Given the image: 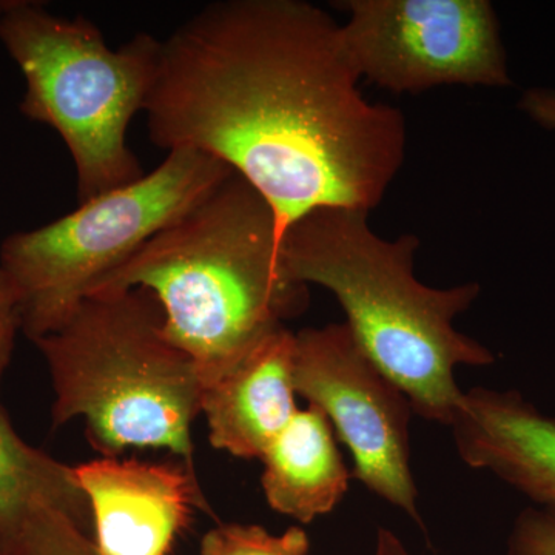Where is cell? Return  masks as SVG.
<instances>
[{"mask_svg": "<svg viewBox=\"0 0 555 555\" xmlns=\"http://www.w3.org/2000/svg\"><path fill=\"white\" fill-rule=\"evenodd\" d=\"M295 334L278 328L240 363L204 386L201 414L211 447L238 459H259L298 412Z\"/></svg>", "mask_w": 555, "mask_h": 555, "instance_id": "8fae6325", "label": "cell"}, {"mask_svg": "<svg viewBox=\"0 0 555 555\" xmlns=\"http://www.w3.org/2000/svg\"><path fill=\"white\" fill-rule=\"evenodd\" d=\"M100 555H169L195 507L210 511L184 463L102 456L76 466Z\"/></svg>", "mask_w": 555, "mask_h": 555, "instance_id": "9c48e42d", "label": "cell"}, {"mask_svg": "<svg viewBox=\"0 0 555 555\" xmlns=\"http://www.w3.org/2000/svg\"><path fill=\"white\" fill-rule=\"evenodd\" d=\"M297 396L320 409L353 459V477L422 525L411 470L412 406L347 324L295 334Z\"/></svg>", "mask_w": 555, "mask_h": 555, "instance_id": "ba28073f", "label": "cell"}, {"mask_svg": "<svg viewBox=\"0 0 555 555\" xmlns=\"http://www.w3.org/2000/svg\"><path fill=\"white\" fill-rule=\"evenodd\" d=\"M0 555H10L9 551H7L5 545H3L2 540H0Z\"/></svg>", "mask_w": 555, "mask_h": 555, "instance_id": "ffe728a7", "label": "cell"}, {"mask_svg": "<svg viewBox=\"0 0 555 555\" xmlns=\"http://www.w3.org/2000/svg\"><path fill=\"white\" fill-rule=\"evenodd\" d=\"M17 331H21V318L16 292L0 266V386L13 357Z\"/></svg>", "mask_w": 555, "mask_h": 555, "instance_id": "e0dca14e", "label": "cell"}, {"mask_svg": "<svg viewBox=\"0 0 555 555\" xmlns=\"http://www.w3.org/2000/svg\"><path fill=\"white\" fill-rule=\"evenodd\" d=\"M138 287L158 298L167 335L195 361L204 386L309 305L308 286L283 268L272 207L235 171L89 297Z\"/></svg>", "mask_w": 555, "mask_h": 555, "instance_id": "7a4b0ae2", "label": "cell"}, {"mask_svg": "<svg viewBox=\"0 0 555 555\" xmlns=\"http://www.w3.org/2000/svg\"><path fill=\"white\" fill-rule=\"evenodd\" d=\"M3 545L10 555H100L82 526L49 506L33 511Z\"/></svg>", "mask_w": 555, "mask_h": 555, "instance_id": "5bb4252c", "label": "cell"}, {"mask_svg": "<svg viewBox=\"0 0 555 555\" xmlns=\"http://www.w3.org/2000/svg\"><path fill=\"white\" fill-rule=\"evenodd\" d=\"M377 555H411L400 539L387 529H379L377 539Z\"/></svg>", "mask_w": 555, "mask_h": 555, "instance_id": "d6986e66", "label": "cell"}, {"mask_svg": "<svg viewBox=\"0 0 555 555\" xmlns=\"http://www.w3.org/2000/svg\"><path fill=\"white\" fill-rule=\"evenodd\" d=\"M518 108L542 129L555 131V90H526L518 101Z\"/></svg>", "mask_w": 555, "mask_h": 555, "instance_id": "ac0fdd59", "label": "cell"}, {"mask_svg": "<svg viewBox=\"0 0 555 555\" xmlns=\"http://www.w3.org/2000/svg\"><path fill=\"white\" fill-rule=\"evenodd\" d=\"M33 343L49 367L54 429L80 418L102 456L167 449L196 470L192 425L204 382L167 335L152 292L86 298L64 326Z\"/></svg>", "mask_w": 555, "mask_h": 555, "instance_id": "277c9868", "label": "cell"}, {"mask_svg": "<svg viewBox=\"0 0 555 555\" xmlns=\"http://www.w3.org/2000/svg\"><path fill=\"white\" fill-rule=\"evenodd\" d=\"M341 25L305 0L210 3L160 42L144 113L268 201L278 236L324 207L371 211L406 158L403 113L364 100Z\"/></svg>", "mask_w": 555, "mask_h": 555, "instance_id": "6da1fadb", "label": "cell"}, {"mask_svg": "<svg viewBox=\"0 0 555 555\" xmlns=\"http://www.w3.org/2000/svg\"><path fill=\"white\" fill-rule=\"evenodd\" d=\"M507 555H555V509L524 511L511 532Z\"/></svg>", "mask_w": 555, "mask_h": 555, "instance_id": "2e32d148", "label": "cell"}, {"mask_svg": "<svg viewBox=\"0 0 555 555\" xmlns=\"http://www.w3.org/2000/svg\"><path fill=\"white\" fill-rule=\"evenodd\" d=\"M309 550L301 528L275 535L258 525H219L201 542V555H309Z\"/></svg>", "mask_w": 555, "mask_h": 555, "instance_id": "9a60e30c", "label": "cell"}, {"mask_svg": "<svg viewBox=\"0 0 555 555\" xmlns=\"http://www.w3.org/2000/svg\"><path fill=\"white\" fill-rule=\"evenodd\" d=\"M347 56L361 79L392 91L509 87L506 51L488 0H347Z\"/></svg>", "mask_w": 555, "mask_h": 555, "instance_id": "52a82bcc", "label": "cell"}, {"mask_svg": "<svg viewBox=\"0 0 555 555\" xmlns=\"http://www.w3.org/2000/svg\"><path fill=\"white\" fill-rule=\"evenodd\" d=\"M42 506L61 511L82 528L91 520L75 467L25 443L0 408V540H10Z\"/></svg>", "mask_w": 555, "mask_h": 555, "instance_id": "4fadbf2b", "label": "cell"}, {"mask_svg": "<svg viewBox=\"0 0 555 555\" xmlns=\"http://www.w3.org/2000/svg\"><path fill=\"white\" fill-rule=\"evenodd\" d=\"M418 247L411 233L378 236L369 211L324 207L294 222L280 251L291 280L335 295L357 341L406 396L412 411L451 426L465 393L455 369L491 366L495 356L454 326L480 286H426L414 275Z\"/></svg>", "mask_w": 555, "mask_h": 555, "instance_id": "3957f363", "label": "cell"}, {"mask_svg": "<svg viewBox=\"0 0 555 555\" xmlns=\"http://www.w3.org/2000/svg\"><path fill=\"white\" fill-rule=\"evenodd\" d=\"M261 460V485L269 506L299 524L326 516L349 489V469L334 429L312 404L298 409Z\"/></svg>", "mask_w": 555, "mask_h": 555, "instance_id": "7c38bea8", "label": "cell"}, {"mask_svg": "<svg viewBox=\"0 0 555 555\" xmlns=\"http://www.w3.org/2000/svg\"><path fill=\"white\" fill-rule=\"evenodd\" d=\"M449 427L467 466L489 470L540 507L555 509V416L516 390L476 387L463 393Z\"/></svg>", "mask_w": 555, "mask_h": 555, "instance_id": "30bf717a", "label": "cell"}, {"mask_svg": "<svg viewBox=\"0 0 555 555\" xmlns=\"http://www.w3.org/2000/svg\"><path fill=\"white\" fill-rule=\"evenodd\" d=\"M232 173L215 156L175 149L138 181L10 235L0 246V266L16 292L21 331L36 341L64 326L98 281Z\"/></svg>", "mask_w": 555, "mask_h": 555, "instance_id": "8992f818", "label": "cell"}, {"mask_svg": "<svg viewBox=\"0 0 555 555\" xmlns=\"http://www.w3.org/2000/svg\"><path fill=\"white\" fill-rule=\"evenodd\" d=\"M0 42L27 82L22 115L50 126L67 145L80 204L144 177L127 130L144 112L163 40L138 33L112 50L86 17L57 16L31 0H0Z\"/></svg>", "mask_w": 555, "mask_h": 555, "instance_id": "5b68a950", "label": "cell"}]
</instances>
